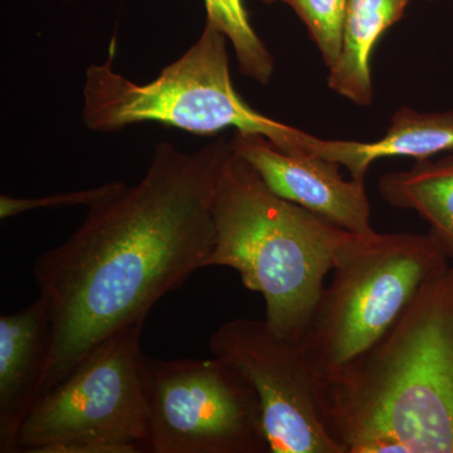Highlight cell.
<instances>
[{"label": "cell", "mask_w": 453, "mask_h": 453, "mask_svg": "<svg viewBox=\"0 0 453 453\" xmlns=\"http://www.w3.org/2000/svg\"><path fill=\"white\" fill-rule=\"evenodd\" d=\"M232 154L225 136L195 151L157 142L138 184L115 181L64 243L35 258L33 277L50 316L41 395L208 267L214 198Z\"/></svg>", "instance_id": "1"}, {"label": "cell", "mask_w": 453, "mask_h": 453, "mask_svg": "<svg viewBox=\"0 0 453 453\" xmlns=\"http://www.w3.org/2000/svg\"><path fill=\"white\" fill-rule=\"evenodd\" d=\"M315 395L342 453H453V265L374 347L315 380Z\"/></svg>", "instance_id": "2"}, {"label": "cell", "mask_w": 453, "mask_h": 453, "mask_svg": "<svg viewBox=\"0 0 453 453\" xmlns=\"http://www.w3.org/2000/svg\"><path fill=\"white\" fill-rule=\"evenodd\" d=\"M213 219L208 267L234 270L247 290L264 297L267 324L300 344L336 253L354 234L277 196L234 151L220 178Z\"/></svg>", "instance_id": "3"}, {"label": "cell", "mask_w": 453, "mask_h": 453, "mask_svg": "<svg viewBox=\"0 0 453 453\" xmlns=\"http://www.w3.org/2000/svg\"><path fill=\"white\" fill-rule=\"evenodd\" d=\"M228 38L205 23L201 37L153 81H131L109 58L85 74L82 121L95 133L111 134L131 125L157 122L195 134L216 135L234 127L266 136L288 153H309L316 136L256 111L235 91L229 70Z\"/></svg>", "instance_id": "4"}, {"label": "cell", "mask_w": 453, "mask_h": 453, "mask_svg": "<svg viewBox=\"0 0 453 453\" xmlns=\"http://www.w3.org/2000/svg\"><path fill=\"white\" fill-rule=\"evenodd\" d=\"M449 259L431 234L351 235L336 253L300 342L314 380L340 371L374 347Z\"/></svg>", "instance_id": "5"}, {"label": "cell", "mask_w": 453, "mask_h": 453, "mask_svg": "<svg viewBox=\"0 0 453 453\" xmlns=\"http://www.w3.org/2000/svg\"><path fill=\"white\" fill-rule=\"evenodd\" d=\"M142 326L130 325L113 333L42 393L20 431L19 452H148Z\"/></svg>", "instance_id": "6"}, {"label": "cell", "mask_w": 453, "mask_h": 453, "mask_svg": "<svg viewBox=\"0 0 453 453\" xmlns=\"http://www.w3.org/2000/svg\"><path fill=\"white\" fill-rule=\"evenodd\" d=\"M148 453H271L251 383L220 357L146 360Z\"/></svg>", "instance_id": "7"}, {"label": "cell", "mask_w": 453, "mask_h": 453, "mask_svg": "<svg viewBox=\"0 0 453 453\" xmlns=\"http://www.w3.org/2000/svg\"><path fill=\"white\" fill-rule=\"evenodd\" d=\"M210 350L257 393L271 453H342L319 416L314 375L299 344L265 319L237 318L211 336Z\"/></svg>", "instance_id": "8"}, {"label": "cell", "mask_w": 453, "mask_h": 453, "mask_svg": "<svg viewBox=\"0 0 453 453\" xmlns=\"http://www.w3.org/2000/svg\"><path fill=\"white\" fill-rule=\"evenodd\" d=\"M231 142L277 196L351 234L374 232L365 179L345 180L340 164L315 154L288 153L259 134L235 131Z\"/></svg>", "instance_id": "9"}, {"label": "cell", "mask_w": 453, "mask_h": 453, "mask_svg": "<svg viewBox=\"0 0 453 453\" xmlns=\"http://www.w3.org/2000/svg\"><path fill=\"white\" fill-rule=\"evenodd\" d=\"M50 345L49 303L43 297L0 316V452H19L27 417L40 398Z\"/></svg>", "instance_id": "10"}, {"label": "cell", "mask_w": 453, "mask_h": 453, "mask_svg": "<svg viewBox=\"0 0 453 453\" xmlns=\"http://www.w3.org/2000/svg\"><path fill=\"white\" fill-rule=\"evenodd\" d=\"M453 150V111L417 112L396 110L386 135L377 142L316 138L310 154L345 166L350 178L365 179L372 163L383 157H410L417 162Z\"/></svg>", "instance_id": "11"}, {"label": "cell", "mask_w": 453, "mask_h": 453, "mask_svg": "<svg viewBox=\"0 0 453 453\" xmlns=\"http://www.w3.org/2000/svg\"><path fill=\"white\" fill-rule=\"evenodd\" d=\"M411 0H348L342 50L327 85L359 106L372 103V55L387 29L402 19Z\"/></svg>", "instance_id": "12"}, {"label": "cell", "mask_w": 453, "mask_h": 453, "mask_svg": "<svg viewBox=\"0 0 453 453\" xmlns=\"http://www.w3.org/2000/svg\"><path fill=\"white\" fill-rule=\"evenodd\" d=\"M381 198L392 207L416 211L429 225V234L453 262V154L412 169L383 175Z\"/></svg>", "instance_id": "13"}, {"label": "cell", "mask_w": 453, "mask_h": 453, "mask_svg": "<svg viewBox=\"0 0 453 453\" xmlns=\"http://www.w3.org/2000/svg\"><path fill=\"white\" fill-rule=\"evenodd\" d=\"M208 25L228 38L241 73L261 85L271 81L275 61L250 22L242 0H204Z\"/></svg>", "instance_id": "14"}, {"label": "cell", "mask_w": 453, "mask_h": 453, "mask_svg": "<svg viewBox=\"0 0 453 453\" xmlns=\"http://www.w3.org/2000/svg\"><path fill=\"white\" fill-rule=\"evenodd\" d=\"M290 5L308 28L327 68H333L342 50V26L348 0H281Z\"/></svg>", "instance_id": "15"}, {"label": "cell", "mask_w": 453, "mask_h": 453, "mask_svg": "<svg viewBox=\"0 0 453 453\" xmlns=\"http://www.w3.org/2000/svg\"><path fill=\"white\" fill-rule=\"evenodd\" d=\"M113 183L115 181L88 188V189L57 193V195L37 196V198H16L9 195H2L0 196V219H12L27 211L44 210V208L50 210V208L77 207V205L89 208L112 189Z\"/></svg>", "instance_id": "16"}, {"label": "cell", "mask_w": 453, "mask_h": 453, "mask_svg": "<svg viewBox=\"0 0 453 453\" xmlns=\"http://www.w3.org/2000/svg\"><path fill=\"white\" fill-rule=\"evenodd\" d=\"M264 3H267V4H271V3L275 2V0H262Z\"/></svg>", "instance_id": "17"}]
</instances>
